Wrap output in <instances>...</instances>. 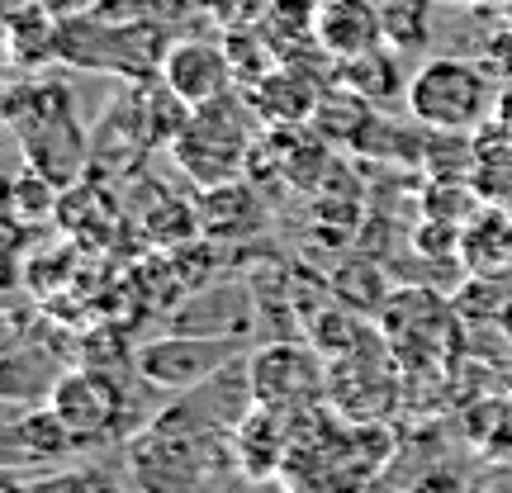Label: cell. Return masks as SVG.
<instances>
[{"mask_svg": "<svg viewBox=\"0 0 512 493\" xmlns=\"http://www.w3.org/2000/svg\"><path fill=\"white\" fill-rule=\"evenodd\" d=\"M456 5H498V0H456Z\"/></svg>", "mask_w": 512, "mask_h": 493, "instance_id": "cell-18", "label": "cell"}, {"mask_svg": "<svg viewBox=\"0 0 512 493\" xmlns=\"http://www.w3.org/2000/svg\"><path fill=\"white\" fill-rule=\"evenodd\" d=\"M256 124H266L256 114L252 95H223V100H209L200 110H190L185 128L176 133V166H181L190 181L209 190V185L238 181L247 171V157H252L256 143Z\"/></svg>", "mask_w": 512, "mask_h": 493, "instance_id": "cell-2", "label": "cell"}, {"mask_svg": "<svg viewBox=\"0 0 512 493\" xmlns=\"http://www.w3.org/2000/svg\"><path fill=\"white\" fill-rule=\"evenodd\" d=\"M5 119L29 152V166L53 185L67 190L91 171V138L76 124V100L62 81H19L5 100Z\"/></svg>", "mask_w": 512, "mask_h": 493, "instance_id": "cell-1", "label": "cell"}, {"mask_svg": "<svg viewBox=\"0 0 512 493\" xmlns=\"http://www.w3.org/2000/svg\"><path fill=\"white\" fill-rule=\"evenodd\" d=\"M200 228L214 233V238H252L266 228V214H261V200L247 181H223L200 190Z\"/></svg>", "mask_w": 512, "mask_h": 493, "instance_id": "cell-12", "label": "cell"}, {"mask_svg": "<svg viewBox=\"0 0 512 493\" xmlns=\"http://www.w3.org/2000/svg\"><path fill=\"white\" fill-rule=\"evenodd\" d=\"M337 76H342V86L366 95L370 105H375V100H394L399 91H408V76H399V62H394V53H384V43L370 48V53L347 57V62L337 67Z\"/></svg>", "mask_w": 512, "mask_h": 493, "instance_id": "cell-14", "label": "cell"}, {"mask_svg": "<svg viewBox=\"0 0 512 493\" xmlns=\"http://www.w3.org/2000/svg\"><path fill=\"white\" fill-rule=\"evenodd\" d=\"M247 351L252 347H247L242 332H171V337L147 342V347L133 356V370H138L143 384L185 394V389H195V384L214 380V375L228 370L233 361H242Z\"/></svg>", "mask_w": 512, "mask_h": 493, "instance_id": "cell-5", "label": "cell"}, {"mask_svg": "<svg viewBox=\"0 0 512 493\" xmlns=\"http://www.w3.org/2000/svg\"><path fill=\"white\" fill-rule=\"evenodd\" d=\"M498 15H503V29L512 34V0H498Z\"/></svg>", "mask_w": 512, "mask_h": 493, "instance_id": "cell-17", "label": "cell"}, {"mask_svg": "<svg viewBox=\"0 0 512 493\" xmlns=\"http://www.w3.org/2000/svg\"><path fill=\"white\" fill-rule=\"evenodd\" d=\"M53 413L67 427L81 446L91 441H105L119 427V413H124V394H119V380H105L95 370H72V375H57L53 394Z\"/></svg>", "mask_w": 512, "mask_h": 493, "instance_id": "cell-7", "label": "cell"}, {"mask_svg": "<svg viewBox=\"0 0 512 493\" xmlns=\"http://www.w3.org/2000/svg\"><path fill=\"white\" fill-rule=\"evenodd\" d=\"M57 190L62 185H53L43 171H24L15 181V190H10V214H15L19 223H38V219H48V214H57Z\"/></svg>", "mask_w": 512, "mask_h": 493, "instance_id": "cell-15", "label": "cell"}, {"mask_svg": "<svg viewBox=\"0 0 512 493\" xmlns=\"http://www.w3.org/2000/svg\"><path fill=\"white\" fill-rule=\"evenodd\" d=\"M81 441L72 437V427L53 413V403H43V408H29L24 418H10V432H5V456L10 465H24V460H57L76 451Z\"/></svg>", "mask_w": 512, "mask_h": 493, "instance_id": "cell-13", "label": "cell"}, {"mask_svg": "<svg viewBox=\"0 0 512 493\" xmlns=\"http://www.w3.org/2000/svg\"><path fill=\"white\" fill-rule=\"evenodd\" d=\"M403 105L432 133H475L494 114V76L475 57H427L408 72Z\"/></svg>", "mask_w": 512, "mask_h": 493, "instance_id": "cell-3", "label": "cell"}, {"mask_svg": "<svg viewBox=\"0 0 512 493\" xmlns=\"http://www.w3.org/2000/svg\"><path fill=\"white\" fill-rule=\"evenodd\" d=\"M162 81L181 95L190 110H200V105H209V100L233 95L238 67H233L228 48H219V43H209V38H181L176 48H166Z\"/></svg>", "mask_w": 512, "mask_h": 493, "instance_id": "cell-8", "label": "cell"}, {"mask_svg": "<svg viewBox=\"0 0 512 493\" xmlns=\"http://www.w3.org/2000/svg\"><path fill=\"white\" fill-rule=\"evenodd\" d=\"M313 43L328 57L347 62L356 53H370L384 43V19L375 0H318Z\"/></svg>", "mask_w": 512, "mask_h": 493, "instance_id": "cell-9", "label": "cell"}, {"mask_svg": "<svg viewBox=\"0 0 512 493\" xmlns=\"http://www.w3.org/2000/svg\"><path fill=\"white\" fill-rule=\"evenodd\" d=\"M380 19H384V43H394V48L422 43V34H427V0H380Z\"/></svg>", "mask_w": 512, "mask_h": 493, "instance_id": "cell-16", "label": "cell"}, {"mask_svg": "<svg viewBox=\"0 0 512 493\" xmlns=\"http://www.w3.org/2000/svg\"><path fill=\"white\" fill-rule=\"evenodd\" d=\"M460 266L475 280H494L512 271V214L503 204H479L470 219L460 223Z\"/></svg>", "mask_w": 512, "mask_h": 493, "instance_id": "cell-10", "label": "cell"}, {"mask_svg": "<svg viewBox=\"0 0 512 493\" xmlns=\"http://www.w3.org/2000/svg\"><path fill=\"white\" fill-rule=\"evenodd\" d=\"M247 380H252L256 403L266 408H313L328 394V366L318 347H299V342H261L247 356Z\"/></svg>", "mask_w": 512, "mask_h": 493, "instance_id": "cell-6", "label": "cell"}, {"mask_svg": "<svg viewBox=\"0 0 512 493\" xmlns=\"http://www.w3.org/2000/svg\"><path fill=\"white\" fill-rule=\"evenodd\" d=\"M323 91H328V86H318L313 72H304L299 62H290V67H280V72H271V76H261V81H256L252 105H256V114H261L266 124L299 128V124H309L313 119Z\"/></svg>", "mask_w": 512, "mask_h": 493, "instance_id": "cell-11", "label": "cell"}, {"mask_svg": "<svg viewBox=\"0 0 512 493\" xmlns=\"http://www.w3.org/2000/svg\"><path fill=\"white\" fill-rule=\"evenodd\" d=\"M223 441L152 418L128 446V479L138 493H200Z\"/></svg>", "mask_w": 512, "mask_h": 493, "instance_id": "cell-4", "label": "cell"}, {"mask_svg": "<svg viewBox=\"0 0 512 493\" xmlns=\"http://www.w3.org/2000/svg\"><path fill=\"white\" fill-rule=\"evenodd\" d=\"M508 128H512V114H508Z\"/></svg>", "mask_w": 512, "mask_h": 493, "instance_id": "cell-19", "label": "cell"}]
</instances>
